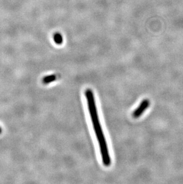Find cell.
<instances>
[{
  "instance_id": "cell-5",
  "label": "cell",
  "mask_w": 183,
  "mask_h": 184,
  "mask_svg": "<svg viewBox=\"0 0 183 184\" xmlns=\"http://www.w3.org/2000/svg\"><path fill=\"white\" fill-rule=\"evenodd\" d=\"M2 132H3V129L1 126H0V135L2 134Z\"/></svg>"
},
{
  "instance_id": "cell-1",
  "label": "cell",
  "mask_w": 183,
  "mask_h": 184,
  "mask_svg": "<svg viewBox=\"0 0 183 184\" xmlns=\"http://www.w3.org/2000/svg\"><path fill=\"white\" fill-rule=\"evenodd\" d=\"M84 94L87 103H88V110L92 122L93 129L98 141L102 162L105 166H109L111 164V159L108 144L99 122L98 109L97 105H96L93 92L92 90L88 88L85 91Z\"/></svg>"
},
{
  "instance_id": "cell-2",
  "label": "cell",
  "mask_w": 183,
  "mask_h": 184,
  "mask_svg": "<svg viewBox=\"0 0 183 184\" xmlns=\"http://www.w3.org/2000/svg\"><path fill=\"white\" fill-rule=\"evenodd\" d=\"M149 106H150L149 100H147V99L143 100L141 102L140 104L138 106V107L133 111V117L136 119L138 118L142 115L143 112L148 108V107H149Z\"/></svg>"
},
{
  "instance_id": "cell-3",
  "label": "cell",
  "mask_w": 183,
  "mask_h": 184,
  "mask_svg": "<svg viewBox=\"0 0 183 184\" xmlns=\"http://www.w3.org/2000/svg\"><path fill=\"white\" fill-rule=\"evenodd\" d=\"M57 79V76L55 75H51L45 76L42 79V83L44 84H48Z\"/></svg>"
},
{
  "instance_id": "cell-4",
  "label": "cell",
  "mask_w": 183,
  "mask_h": 184,
  "mask_svg": "<svg viewBox=\"0 0 183 184\" xmlns=\"http://www.w3.org/2000/svg\"><path fill=\"white\" fill-rule=\"evenodd\" d=\"M53 38L55 43L58 45L62 44L63 42V38L62 35L59 32H56L54 34Z\"/></svg>"
}]
</instances>
